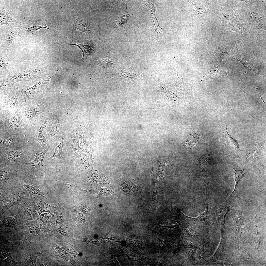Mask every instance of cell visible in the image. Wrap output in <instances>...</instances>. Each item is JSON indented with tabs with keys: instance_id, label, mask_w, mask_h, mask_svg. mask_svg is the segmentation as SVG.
<instances>
[{
	"instance_id": "1",
	"label": "cell",
	"mask_w": 266,
	"mask_h": 266,
	"mask_svg": "<svg viewBox=\"0 0 266 266\" xmlns=\"http://www.w3.org/2000/svg\"><path fill=\"white\" fill-rule=\"evenodd\" d=\"M0 94L5 95L9 97L0 100V107L6 115H13L18 109L21 107L23 103L25 101L21 89L14 87H7L3 89Z\"/></svg>"
},
{
	"instance_id": "2",
	"label": "cell",
	"mask_w": 266,
	"mask_h": 266,
	"mask_svg": "<svg viewBox=\"0 0 266 266\" xmlns=\"http://www.w3.org/2000/svg\"><path fill=\"white\" fill-rule=\"evenodd\" d=\"M30 197L27 190L23 186L17 184L15 187L5 191L0 192V201L3 206L0 214L4 213L10 207L19 205Z\"/></svg>"
},
{
	"instance_id": "3",
	"label": "cell",
	"mask_w": 266,
	"mask_h": 266,
	"mask_svg": "<svg viewBox=\"0 0 266 266\" xmlns=\"http://www.w3.org/2000/svg\"><path fill=\"white\" fill-rule=\"evenodd\" d=\"M17 184L25 188L30 197L36 194L46 198L47 192L44 182L38 175H17Z\"/></svg>"
},
{
	"instance_id": "4",
	"label": "cell",
	"mask_w": 266,
	"mask_h": 266,
	"mask_svg": "<svg viewBox=\"0 0 266 266\" xmlns=\"http://www.w3.org/2000/svg\"><path fill=\"white\" fill-rule=\"evenodd\" d=\"M21 107H19L10 119H5V122H0V131L5 133H23L26 129V126L23 121L21 114Z\"/></svg>"
},
{
	"instance_id": "5",
	"label": "cell",
	"mask_w": 266,
	"mask_h": 266,
	"mask_svg": "<svg viewBox=\"0 0 266 266\" xmlns=\"http://www.w3.org/2000/svg\"><path fill=\"white\" fill-rule=\"evenodd\" d=\"M17 172L12 166L8 165L0 166V191H6L16 186L17 184Z\"/></svg>"
},
{
	"instance_id": "6",
	"label": "cell",
	"mask_w": 266,
	"mask_h": 266,
	"mask_svg": "<svg viewBox=\"0 0 266 266\" xmlns=\"http://www.w3.org/2000/svg\"><path fill=\"white\" fill-rule=\"evenodd\" d=\"M178 214L176 218V222L179 224L183 230L187 234L194 238L195 241L199 242V238L201 237V234L193 218L187 216L181 210L178 209Z\"/></svg>"
},
{
	"instance_id": "7",
	"label": "cell",
	"mask_w": 266,
	"mask_h": 266,
	"mask_svg": "<svg viewBox=\"0 0 266 266\" xmlns=\"http://www.w3.org/2000/svg\"><path fill=\"white\" fill-rule=\"evenodd\" d=\"M181 230H168L167 233L162 234L161 237V252H171L174 254L179 247Z\"/></svg>"
},
{
	"instance_id": "8",
	"label": "cell",
	"mask_w": 266,
	"mask_h": 266,
	"mask_svg": "<svg viewBox=\"0 0 266 266\" xmlns=\"http://www.w3.org/2000/svg\"><path fill=\"white\" fill-rule=\"evenodd\" d=\"M39 70L38 68L31 69L18 73L13 76L8 77L4 79L5 84L7 86L14 87V84L21 80L35 81L38 79Z\"/></svg>"
},
{
	"instance_id": "9",
	"label": "cell",
	"mask_w": 266,
	"mask_h": 266,
	"mask_svg": "<svg viewBox=\"0 0 266 266\" xmlns=\"http://www.w3.org/2000/svg\"><path fill=\"white\" fill-rule=\"evenodd\" d=\"M34 197H30L18 205V213L26 221L37 218L38 214L33 204Z\"/></svg>"
},
{
	"instance_id": "10",
	"label": "cell",
	"mask_w": 266,
	"mask_h": 266,
	"mask_svg": "<svg viewBox=\"0 0 266 266\" xmlns=\"http://www.w3.org/2000/svg\"><path fill=\"white\" fill-rule=\"evenodd\" d=\"M26 221L18 213L15 216H9L0 214V228L10 227L15 229L16 231L23 229V224Z\"/></svg>"
},
{
	"instance_id": "11",
	"label": "cell",
	"mask_w": 266,
	"mask_h": 266,
	"mask_svg": "<svg viewBox=\"0 0 266 266\" xmlns=\"http://www.w3.org/2000/svg\"><path fill=\"white\" fill-rule=\"evenodd\" d=\"M43 106L42 104L37 105H27L24 106L25 113L24 122L26 126H31L36 124L37 119L42 112L41 108Z\"/></svg>"
},
{
	"instance_id": "12",
	"label": "cell",
	"mask_w": 266,
	"mask_h": 266,
	"mask_svg": "<svg viewBox=\"0 0 266 266\" xmlns=\"http://www.w3.org/2000/svg\"><path fill=\"white\" fill-rule=\"evenodd\" d=\"M40 81L31 87H28L21 89L25 99V101H31L37 98L42 92L44 91L47 84L49 83V80Z\"/></svg>"
},
{
	"instance_id": "13",
	"label": "cell",
	"mask_w": 266,
	"mask_h": 266,
	"mask_svg": "<svg viewBox=\"0 0 266 266\" xmlns=\"http://www.w3.org/2000/svg\"><path fill=\"white\" fill-rule=\"evenodd\" d=\"M15 64L7 57L5 51L0 53V78L6 77L13 75L17 71Z\"/></svg>"
},
{
	"instance_id": "14",
	"label": "cell",
	"mask_w": 266,
	"mask_h": 266,
	"mask_svg": "<svg viewBox=\"0 0 266 266\" xmlns=\"http://www.w3.org/2000/svg\"><path fill=\"white\" fill-rule=\"evenodd\" d=\"M32 150L36 153L35 155H32L35 158L33 161L29 163H25L23 164V165L31 166L32 167L31 175L35 176H38L41 174L42 171V167L44 165L43 163V161L45 154L48 151V146H46L44 150L40 153L36 152L32 148Z\"/></svg>"
},
{
	"instance_id": "15",
	"label": "cell",
	"mask_w": 266,
	"mask_h": 266,
	"mask_svg": "<svg viewBox=\"0 0 266 266\" xmlns=\"http://www.w3.org/2000/svg\"><path fill=\"white\" fill-rule=\"evenodd\" d=\"M12 245L6 244L0 248V265L5 266H16L19 261L16 262L13 259L11 253Z\"/></svg>"
},
{
	"instance_id": "16",
	"label": "cell",
	"mask_w": 266,
	"mask_h": 266,
	"mask_svg": "<svg viewBox=\"0 0 266 266\" xmlns=\"http://www.w3.org/2000/svg\"><path fill=\"white\" fill-rule=\"evenodd\" d=\"M206 207L205 211L203 212L199 211L198 216L193 218L196 224L198 227L201 233V231L206 230V227L208 226L211 221V216L208 209V200L206 196Z\"/></svg>"
},
{
	"instance_id": "17",
	"label": "cell",
	"mask_w": 266,
	"mask_h": 266,
	"mask_svg": "<svg viewBox=\"0 0 266 266\" xmlns=\"http://www.w3.org/2000/svg\"><path fill=\"white\" fill-rule=\"evenodd\" d=\"M209 201L215 212L217 221L223 225L226 214L232 208L235 202L230 206H227L219 204L215 200Z\"/></svg>"
},
{
	"instance_id": "18",
	"label": "cell",
	"mask_w": 266,
	"mask_h": 266,
	"mask_svg": "<svg viewBox=\"0 0 266 266\" xmlns=\"http://www.w3.org/2000/svg\"><path fill=\"white\" fill-rule=\"evenodd\" d=\"M46 20H38L33 21L27 25L21 24V28L26 33L30 34H34L36 33L39 30L42 28H46L56 33H58V31L46 26Z\"/></svg>"
},
{
	"instance_id": "19",
	"label": "cell",
	"mask_w": 266,
	"mask_h": 266,
	"mask_svg": "<svg viewBox=\"0 0 266 266\" xmlns=\"http://www.w3.org/2000/svg\"><path fill=\"white\" fill-rule=\"evenodd\" d=\"M21 28L12 27H7L1 47V51H6L9 45L20 33Z\"/></svg>"
},
{
	"instance_id": "20",
	"label": "cell",
	"mask_w": 266,
	"mask_h": 266,
	"mask_svg": "<svg viewBox=\"0 0 266 266\" xmlns=\"http://www.w3.org/2000/svg\"><path fill=\"white\" fill-rule=\"evenodd\" d=\"M62 126L60 124L58 120L52 122L51 124L52 129L47 135L49 141L52 143H56L64 135Z\"/></svg>"
},
{
	"instance_id": "21",
	"label": "cell",
	"mask_w": 266,
	"mask_h": 266,
	"mask_svg": "<svg viewBox=\"0 0 266 266\" xmlns=\"http://www.w3.org/2000/svg\"><path fill=\"white\" fill-rule=\"evenodd\" d=\"M74 17L75 21L70 34L71 36L73 37L76 35L90 34L92 33L90 29L84 22L76 16Z\"/></svg>"
},
{
	"instance_id": "22",
	"label": "cell",
	"mask_w": 266,
	"mask_h": 266,
	"mask_svg": "<svg viewBox=\"0 0 266 266\" xmlns=\"http://www.w3.org/2000/svg\"><path fill=\"white\" fill-rule=\"evenodd\" d=\"M67 145L69 150L72 154H74L76 158L80 151V135L78 130H73L71 132Z\"/></svg>"
},
{
	"instance_id": "23",
	"label": "cell",
	"mask_w": 266,
	"mask_h": 266,
	"mask_svg": "<svg viewBox=\"0 0 266 266\" xmlns=\"http://www.w3.org/2000/svg\"><path fill=\"white\" fill-rule=\"evenodd\" d=\"M248 170V169L247 168H245L241 170H236L233 167L231 168V172L232 173L233 175L234 178L235 182V184L234 188L233 191L228 197V200H229L230 198L233 196V195H235L234 192L235 191H237L239 193L241 194L243 197L249 200V199L246 198L241 193L239 192L237 189V185L239 181L240 180L243 176L245 174L247 173Z\"/></svg>"
},
{
	"instance_id": "24",
	"label": "cell",
	"mask_w": 266,
	"mask_h": 266,
	"mask_svg": "<svg viewBox=\"0 0 266 266\" xmlns=\"http://www.w3.org/2000/svg\"><path fill=\"white\" fill-rule=\"evenodd\" d=\"M29 229L30 237H37L39 235L41 230L37 219L27 221L26 223Z\"/></svg>"
},
{
	"instance_id": "25",
	"label": "cell",
	"mask_w": 266,
	"mask_h": 266,
	"mask_svg": "<svg viewBox=\"0 0 266 266\" xmlns=\"http://www.w3.org/2000/svg\"><path fill=\"white\" fill-rule=\"evenodd\" d=\"M33 197L34 206L39 215L44 212H48L50 213L53 211L54 208L52 207L47 204L44 202L39 200L35 197Z\"/></svg>"
},
{
	"instance_id": "26",
	"label": "cell",
	"mask_w": 266,
	"mask_h": 266,
	"mask_svg": "<svg viewBox=\"0 0 266 266\" xmlns=\"http://www.w3.org/2000/svg\"><path fill=\"white\" fill-rule=\"evenodd\" d=\"M0 136V148L9 147L13 145L18 140L16 134H7Z\"/></svg>"
},
{
	"instance_id": "27",
	"label": "cell",
	"mask_w": 266,
	"mask_h": 266,
	"mask_svg": "<svg viewBox=\"0 0 266 266\" xmlns=\"http://www.w3.org/2000/svg\"><path fill=\"white\" fill-rule=\"evenodd\" d=\"M7 159L10 161H16L21 160L25 155V152L21 149H15L7 151Z\"/></svg>"
},
{
	"instance_id": "28",
	"label": "cell",
	"mask_w": 266,
	"mask_h": 266,
	"mask_svg": "<svg viewBox=\"0 0 266 266\" xmlns=\"http://www.w3.org/2000/svg\"><path fill=\"white\" fill-rule=\"evenodd\" d=\"M180 246L177 250L176 252H181L185 249L192 248H196L200 247L191 242L187 238L183 232L181 234Z\"/></svg>"
},
{
	"instance_id": "29",
	"label": "cell",
	"mask_w": 266,
	"mask_h": 266,
	"mask_svg": "<svg viewBox=\"0 0 266 266\" xmlns=\"http://www.w3.org/2000/svg\"><path fill=\"white\" fill-rule=\"evenodd\" d=\"M64 135L62 136L61 141L59 144L55 147L52 155L48 158V160L49 161L52 162H59L62 160L63 153H64L62 150L64 138Z\"/></svg>"
},
{
	"instance_id": "30",
	"label": "cell",
	"mask_w": 266,
	"mask_h": 266,
	"mask_svg": "<svg viewBox=\"0 0 266 266\" xmlns=\"http://www.w3.org/2000/svg\"><path fill=\"white\" fill-rule=\"evenodd\" d=\"M10 22H15L21 25V24L18 20L11 17L9 13L6 11L3 6H0V24H6L7 26L8 23Z\"/></svg>"
},
{
	"instance_id": "31",
	"label": "cell",
	"mask_w": 266,
	"mask_h": 266,
	"mask_svg": "<svg viewBox=\"0 0 266 266\" xmlns=\"http://www.w3.org/2000/svg\"><path fill=\"white\" fill-rule=\"evenodd\" d=\"M78 47L82 50L83 53V57L82 60H85L89 55L92 53H94V49L91 47L84 43H76L70 44Z\"/></svg>"
},
{
	"instance_id": "32",
	"label": "cell",
	"mask_w": 266,
	"mask_h": 266,
	"mask_svg": "<svg viewBox=\"0 0 266 266\" xmlns=\"http://www.w3.org/2000/svg\"><path fill=\"white\" fill-rule=\"evenodd\" d=\"M42 253V252H36L31 254L29 255L28 259H26L25 261V266H36L37 259Z\"/></svg>"
},
{
	"instance_id": "33",
	"label": "cell",
	"mask_w": 266,
	"mask_h": 266,
	"mask_svg": "<svg viewBox=\"0 0 266 266\" xmlns=\"http://www.w3.org/2000/svg\"><path fill=\"white\" fill-rule=\"evenodd\" d=\"M193 4V7H194L196 11V13L200 17L202 18L203 21L204 20V17L205 15L209 12L207 11V9L202 5H200L199 4Z\"/></svg>"
},
{
	"instance_id": "34",
	"label": "cell",
	"mask_w": 266,
	"mask_h": 266,
	"mask_svg": "<svg viewBox=\"0 0 266 266\" xmlns=\"http://www.w3.org/2000/svg\"><path fill=\"white\" fill-rule=\"evenodd\" d=\"M55 112V111L52 113H50L49 112L48 114H45L44 122L38 130L39 133H42L48 123L50 122L54 115Z\"/></svg>"
},
{
	"instance_id": "35",
	"label": "cell",
	"mask_w": 266,
	"mask_h": 266,
	"mask_svg": "<svg viewBox=\"0 0 266 266\" xmlns=\"http://www.w3.org/2000/svg\"><path fill=\"white\" fill-rule=\"evenodd\" d=\"M225 135L228 143L232 144V147L234 148L236 150L242 151L239 148V144L238 141L232 137L228 133L227 128L226 129Z\"/></svg>"
},
{
	"instance_id": "36",
	"label": "cell",
	"mask_w": 266,
	"mask_h": 266,
	"mask_svg": "<svg viewBox=\"0 0 266 266\" xmlns=\"http://www.w3.org/2000/svg\"><path fill=\"white\" fill-rule=\"evenodd\" d=\"M38 142L42 148H45L46 146V138L42 133H39L38 136Z\"/></svg>"
},
{
	"instance_id": "37",
	"label": "cell",
	"mask_w": 266,
	"mask_h": 266,
	"mask_svg": "<svg viewBox=\"0 0 266 266\" xmlns=\"http://www.w3.org/2000/svg\"><path fill=\"white\" fill-rule=\"evenodd\" d=\"M129 15L126 14L122 15L118 18L116 22V24L117 26H120L128 20Z\"/></svg>"
},
{
	"instance_id": "38",
	"label": "cell",
	"mask_w": 266,
	"mask_h": 266,
	"mask_svg": "<svg viewBox=\"0 0 266 266\" xmlns=\"http://www.w3.org/2000/svg\"><path fill=\"white\" fill-rule=\"evenodd\" d=\"M153 195H152V201H151V203L150 206V207H149V209L150 208V207L151 206L152 202L153 201H156L157 202L158 205V202L156 200V195H157V189H158V188L157 187V185H156V184H155V185H153Z\"/></svg>"
},
{
	"instance_id": "39",
	"label": "cell",
	"mask_w": 266,
	"mask_h": 266,
	"mask_svg": "<svg viewBox=\"0 0 266 266\" xmlns=\"http://www.w3.org/2000/svg\"><path fill=\"white\" fill-rule=\"evenodd\" d=\"M100 63L102 66H108L112 63L111 61L108 59H104L101 60Z\"/></svg>"
},
{
	"instance_id": "40",
	"label": "cell",
	"mask_w": 266,
	"mask_h": 266,
	"mask_svg": "<svg viewBox=\"0 0 266 266\" xmlns=\"http://www.w3.org/2000/svg\"><path fill=\"white\" fill-rule=\"evenodd\" d=\"M51 263L49 262H45L42 261H41L38 265L39 266H50Z\"/></svg>"
}]
</instances>
